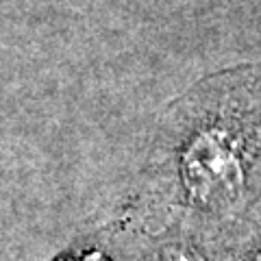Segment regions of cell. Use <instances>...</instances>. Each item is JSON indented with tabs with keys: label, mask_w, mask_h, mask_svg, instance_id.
Wrapping results in <instances>:
<instances>
[{
	"label": "cell",
	"mask_w": 261,
	"mask_h": 261,
	"mask_svg": "<svg viewBox=\"0 0 261 261\" xmlns=\"http://www.w3.org/2000/svg\"><path fill=\"white\" fill-rule=\"evenodd\" d=\"M218 261H261V196L216 235Z\"/></svg>",
	"instance_id": "3"
},
{
	"label": "cell",
	"mask_w": 261,
	"mask_h": 261,
	"mask_svg": "<svg viewBox=\"0 0 261 261\" xmlns=\"http://www.w3.org/2000/svg\"><path fill=\"white\" fill-rule=\"evenodd\" d=\"M124 222L113 220L107 226H102L100 231H94L85 235V238L76 240L72 246H68L63 252H59L53 261H116V257L109 250V240L116 235Z\"/></svg>",
	"instance_id": "4"
},
{
	"label": "cell",
	"mask_w": 261,
	"mask_h": 261,
	"mask_svg": "<svg viewBox=\"0 0 261 261\" xmlns=\"http://www.w3.org/2000/svg\"><path fill=\"white\" fill-rule=\"evenodd\" d=\"M142 261H218L216 238L185 226L144 233Z\"/></svg>",
	"instance_id": "2"
},
{
	"label": "cell",
	"mask_w": 261,
	"mask_h": 261,
	"mask_svg": "<svg viewBox=\"0 0 261 261\" xmlns=\"http://www.w3.org/2000/svg\"><path fill=\"white\" fill-rule=\"evenodd\" d=\"M261 196V65L198 81L154 128L126 222L216 238Z\"/></svg>",
	"instance_id": "1"
}]
</instances>
